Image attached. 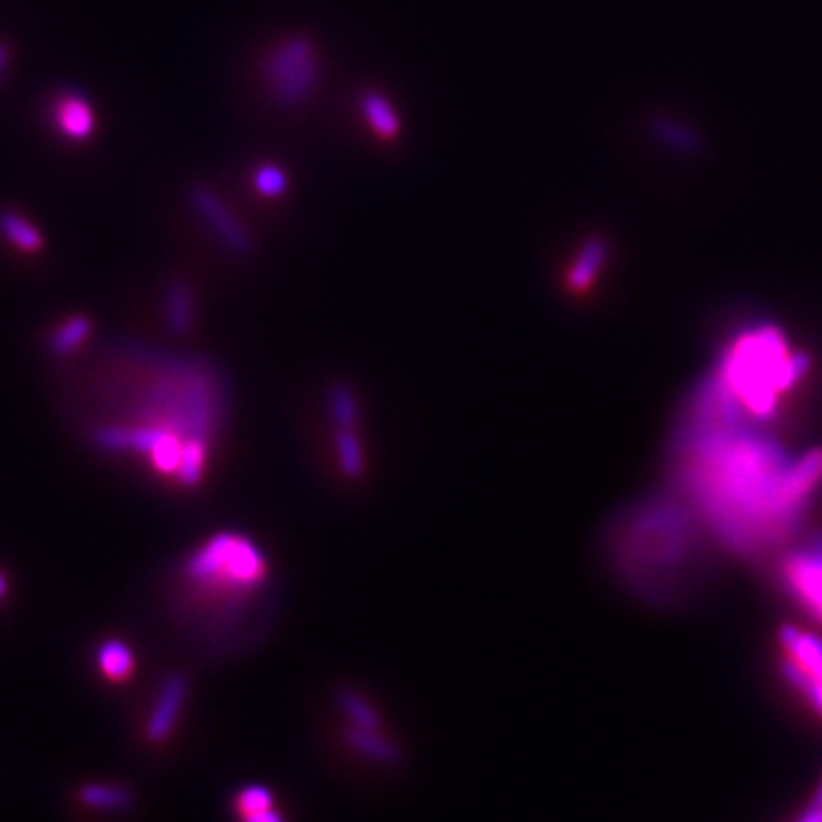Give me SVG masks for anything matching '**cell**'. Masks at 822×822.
Wrapping results in <instances>:
<instances>
[{"mask_svg": "<svg viewBox=\"0 0 822 822\" xmlns=\"http://www.w3.org/2000/svg\"><path fill=\"white\" fill-rule=\"evenodd\" d=\"M809 365V354H788L777 327H761L735 341L711 384L733 405L758 418H770L777 409V393L798 384Z\"/></svg>", "mask_w": 822, "mask_h": 822, "instance_id": "4", "label": "cell"}, {"mask_svg": "<svg viewBox=\"0 0 822 822\" xmlns=\"http://www.w3.org/2000/svg\"><path fill=\"white\" fill-rule=\"evenodd\" d=\"M781 644L788 654L781 667L788 684L798 688L822 713V640L796 627H784Z\"/></svg>", "mask_w": 822, "mask_h": 822, "instance_id": "6", "label": "cell"}, {"mask_svg": "<svg viewBox=\"0 0 822 822\" xmlns=\"http://www.w3.org/2000/svg\"><path fill=\"white\" fill-rule=\"evenodd\" d=\"M695 450L690 487L729 544L747 549L800 515L804 498L792 489V462L777 443L713 430Z\"/></svg>", "mask_w": 822, "mask_h": 822, "instance_id": "3", "label": "cell"}, {"mask_svg": "<svg viewBox=\"0 0 822 822\" xmlns=\"http://www.w3.org/2000/svg\"><path fill=\"white\" fill-rule=\"evenodd\" d=\"M348 741L357 752H361L363 756H368L371 761H378V763H384V765H395L401 761L398 750H395L389 741H384L380 731L352 727L348 731Z\"/></svg>", "mask_w": 822, "mask_h": 822, "instance_id": "14", "label": "cell"}, {"mask_svg": "<svg viewBox=\"0 0 822 822\" xmlns=\"http://www.w3.org/2000/svg\"><path fill=\"white\" fill-rule=\"evenodd\" d=\"M606 257H608V245L604 238H589L581 254L576 263L572 266L570 274H566V286H570L572 291H585L589 283L594 281V277L599 274L601 266L606 263Z\"/></svg>", "mask_w": 822, "mask_h": 822, "instance_id": "12", "label": "cell"}, {"mask_svg": "<svg viewBox=\"0 0 822 822\" xmlns=\"http://www.w3.org/2000/svg\"><path fill=\"white\" fill-rule=\"evenodd\" d=\"M338 701H341V708L344 713L352 720V727H359V729H373V731H380L382 722L380 718L375 716V711L371 706H368V701L359 695V692H344L341 697H338Z\"/></svg>", "mask_w": 822, "mask_h": 822, "instance_id": "21", "label": "cell"}, {"mask_svg": "<svg viewBox=\"0 0 822 822\" xmlns=\"http://www.w3.org/2000/svg\"><path fill=\"white\" fill-rule=\"evenodd\" d=\"M784 576L788 589L796 594L800 604L822 621V540L790 555Z\"/></svg>", "mask_w": 822, "mask_h": 822, "instance_id": "7", "label": "cell"}, {"mask_svg": "<svg viewBox=\"0 0 822 822\" xmlns=\"http://www.w3.org/2000/svg\"><path fill=\"white\" fill-rule=\"evenodd\" d=\"M331 416L338 428H354L359 418V405L348 389L336 386L331 391Z\"/></svg>", "mask_w": 822, "mask_h": 822, "instance_id": "22", "label": "cell"}, {"mask_svg": "<svg viewBox=\"0 0 822 822\" xmlns=\"http://www.w3.org/2000/svg\"><path fill=\"white\" fill-rule=\"evenodd\" d=\"M82 435L177 489L202 487L229 420L217 365L142 346L105 350L76 391Z\"/></svg>", "mask_w": 822, "mask_h": 822, "instance_id": "1", "label": "cell"}, {"mask_svg": "<svg viewBox=\"0 0 822 822\" xmlns=\"http://www.w3.org/2000/svg\"><path fill=\"white\" fill-rule=\"evenodd\" d=\"M172 585L177 623L209 656L247 649L272 619L274 581L268 558L238 530H219L190 551Z\"/></svg>", "mask_w": 822, "mask_h": 822, "instance_id": "2", "label": "cell"}, {"mask_svg": "<svg viewBox=\"0 0 822 822\" xmlns=\"http://www.w3.org/2000/svg\"><path fill=\"white\" fill-rule=\"evenodd\" d=\"M10 65H12V50L5 42H0V82H3V78L8 76Z\"/></svg>", "mask_w": 822, "mask_h": 822, "instance_id": "24", "label": "cell"}, {"mask_svg": "<svg viewBox=\"0 0 822 822\" xmlns=\"http://www.w3.org/2000/svg\"><path fill=\"white\" fill-rule=\"evenodd\" d=\"M185 697H188V682L181 676V674H172L167 678V682L162 684L154 706H151V713H149V720H147V727H145V733L147 739L151 743H162L169 739V733L174 731L181 713H183V706H185Z\"/></svg>", "mask_w": 822, "mask_h": 822, "instance_id": "9", "label": "cell"}, {"mask_svg": "<svg viewBox=\"0 0 822 822\" xmlns=\"http://www.w3.org/2000/svg\"><path fill=\"white\" fill-rule=\"evenodd\" d=\"M0 236L25 257H35L44 249V234L40 232V226L31 217L12 209L0 211Z\"/></svg>", "mask_w": 822, "mask_h": 822, "instance_id": "10", "label": "cell"}, {"mask_svg": "<svg viewBox=\"0 0 822 822\" xmlns=\"http://www.w3.org/2000/svg\"><path fill=\"white\" fill-rule=\"evenodd\" d=\"M46 112L50 126L69 142H88L97 131V115L90 99L76 90L55 92Z\"/></svg>", "mask_w": 822, "mask_h": 822, "instance_id": "8", "label": "cell"}, {"mask_svg": "<svg viewBox=\"0 0 822 822\" xmlns=\"http://www.w3.org/2000/svg\"><path fill=\"white\" fill-rule=\"evenodd\" d=\"M80 802L97 811H124L133 804L131 790L124 786H105V784H92L80 790Z\"/></svg>", "mask_w": 822, "mask_h": 822, "instance_id": "15", "label": "cell"}, {"mask_svg": "<svg viewBox=\"0 0 822 822\" xmlns=\"http://www.w3.org/2000/svg\"><path fill=\"white\" fill-rule=\"evenodd\" d=\"M97 663L110 682H122L133 672V651L122 640H105L97 651Z\"/></svg>", "mask_w": 822, "mask_h": 822, "instance_id": "13", "label": "cell"}, {"mask_svg": "<svg viewBox=\"0 0 822 822\" xmlns=\"http://www.w3.org/2000/svg\"><path fill=\"white\" fill-rule=\"evenodd\" d=\"M272 804H274V798L272 792L263 786H247L243 788L236 800H234V807H236V813L240 818H247V820H279L281 815L277 811H272Z\"/></svg>", "mask_w": 822, "mask_h": 822, "instance_id": "16", "label": "cell"}, {"mask_svg": "<svg viewBox=\"0 0 822 822\" xmlns=\"http://www.w3.org/2000/svg\"><path fill=\"white\" fill-rule=\"evenodd\" d=\"M192 295L183 283H172L167 291V306H165V318L167 325L177 334H185L192 325Z\"/></svg>", "mask_w": 822, "mask_h": 822, "instance_id": "17", "label": "cell"}, {"mask_svg": "<svg viewBox=\"0 0 822 822\" xmlns=\"http://www.w3.org/2000/svg\"><path fill=\"white\" fill-rule=\"evenodd\" d=\"M3 594H5V576L0 574V597H3Z\"/></svg>", "mask_w": 822, "mask_h": 822, "instance_id": "25", "label": "cell"}, {"mask_svg": "<svg viewBox=\"0 0 822 822\" xmlns=\"http://www.w3.org/2000/svg\"><path fill=\"white\" fill-rule=\"evenodd\" d=\"M802 820L804 822H822V784H820L818 792H815L813 800H811L809 811L802 815Z\"/></svg>", "mask_w": 822, "mask_h": 822, "instance_id": "23", "label": "cell"}, {"mask_svg": "<svg viewBox=\"0 0 822 822\" xmlns=\"http://www.w3.org/2000/svg\"><path fill=\"white\" fill-rule=\"evenodd\" d=\"M363 115H368V124L380 139L391 142L398 135V120H395L384 99L368 94V99H363Z\"/></svg>", "mask_w": 822, "mask_h": 822, "instance_id": "19", "label": "cell"}, {"mask_svg": "<svg viewBox=\"0 0 822 822\" xmlns=\"http://www.w3.org/2000/svg\"><path fill=\"white\" fill-rule=\"evenodd\" d=\"M92 334V320L88 316H69L63 320L58 327H55L48 336L46 348L53 357L58 359H69L74 357Z\"/></svg>", "mask_w": 822, "mask_h": 822, "instance_id": "11", "label": "cell"}, {"mask_svg": "<svg viewBox=\"0 0 822 822\" xmlns=\"http://www.w3.org/2000/svg\"><path fill=\"white\" fill-rule=\"evenodd\" d=\"M654 133L665 142L667 147H672L676 151H684V154H695L701 145L697 133H692L688 126L678 124L674 120H667V117H658L654 122Z\"/></svg>", "mask_w": 822, "mask_h": 822, "instance_id": "20", "label": "cell"}, {"mask_svg": "<svg viewBox=\"0 0 822 822\" xmlns=\"http://www.w3.org/2000/svg\"><path fill=\"white\" fill-rule=\"evenodd\" d=\"M259 71L263 90L272 101L297 105L311 97L318 82V50L304 37L281 40L263 53Z\"/></svg>", "mask_w": 822, "mask_h": 822, "instance_id": "5", "label": "cell"}, {"mask_svg": "<svg viewBox=\"0 0 822 822\" xmlns=\"http://www.w3.org/2000/svg\"><path fill=\"white\" fill-rule=\"evenodd\" d=\"M336 458L346 475L359 477L363 473V448L352 428L336 430Z\"/></svg>", "mask_w": 822, "mask_h": 822, "instance_id": "18", "label": "cell"}]
</instances>
